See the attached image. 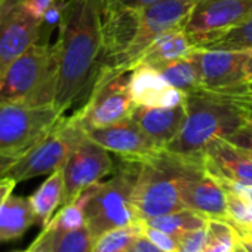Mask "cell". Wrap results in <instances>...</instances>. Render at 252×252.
<instances>
[{
  "label": "cell",
  "mask_w": 252,
  "mask_h": 252,
  "mask_svg": "<svg viewBox=\"0 0 252 252\" xmlns=\"http://www.w3.org/2000/svg\"><path fill=\"white\" fill-rule=\"evenodd\" d=\"M58 40L54 105L63 114L85 99L104 61L101 0H64Z\"/></svg>",
  "instance_id": "obj_1"
},
{
  "label": "cell",
  "mask_w": 252,
  "mask_h": 252,
  "mask_svg": "<svg viewBox=\"0 0 252 252\" xmlns=\"http://www.w3.org/2000/svg\"><path fill=\"white\" fill-rule=\"evenodd\" d=\"M248 122L242 105L227 98L206 92L189 94L186 120L165 150L203 162V155L212 143L227 140Z\"/></svg>",
  "instance_id": "obj_2"
},
{
  "label": "cell",
  "mask_w": 252,
  "mask_h": 252,
  "mask_svg": "<svg viewBox=\"0 0 252 252\" xmlns=\"http://www.w3.org/2000/svg\"><path fill=\"white\" fill-rule=\"evenodd\" d=\"M203 171V162L168 150L143 162L132 191V206L138 220L146 221L184 209L183 186L189 178Z\"/></svg>",
  "instance_id": "obj_3"
},
{
  "label": "cell",
  "mask_w": 252,
  "mask_h": 252,
  "mask_svg": "<svg viewBox=\"0 0 252 252\" xmlns=\"http://www.w3.org/2000/svg\"><path fill=\"white\" fill-rule=\"evenodd\" d=\"M57 79L55 45L37 43L0 71V102L54 105Z\"/></svg>",
  "instance_id": "obj_4"
},
{
  "label": "cell",
  "mask_w": 252,
  "mask_h": 252,
  "mask_svg": "<svg viewBox=\"0 0 252 252\" xmlns=\"http://www.w3.org/2000/svg\"><path fill=\"white\" fill-rule=\"evenodd\" d=\"M140 169L141 162L120 159L108 181H99L88 189L85 217L94 239L113 228L140 222L132 206V191Z\"/></svg>",
  "instance_id": "obj_5"
},
{
  "label": "cell",
  "mask_w": 252,
  "mask_h": 252,
  "mask_svg": "<svg viewBox=\"0 0 252 252\" xmlns=\"http://www.w3.org/2000/svg\"><path fill=\"white\" fill-rule=\"evenodd\" d=\"M85 137V129L73 116H63L43 138L0 168V177L14 180L18 184L52 174L65 165L74 147Z\"/></svg>",
  "instance_id": "obj_6"
},
{
  "label": "cell",
  "mask_w": 252,
  "mask_h": 252,
  "mask_svg": "<svg viewBox=\"0 0 252 252\" xmlns=\"http://www.w3.org/2000/svg\"><path fill=\"white\" fill-rule=\"evenodd\" d=\"M128 73L117 65H101L83 105L71 114L85 132L131 117L135 104L128 89Z\"/></svg>",
  "instance_id": "obj_7"
},
{
  "label": "cell",
  "mask_w": 252,
  "mask_h": 252,
  "mask_svg": "<svg viewBox=\"0 0 252 252\" xmlns=\"http://www.w3.org/2000/svg\"><path fill=\"white\" fill-rule=\"evenodd\" d=\"M63 116L55 105L0 102V168L43 138Z\"/></svg>",
  "instance_id": "obj_8"
},
{
  "label": "cell",
  "mask_w": 252,
  "mask_h": 252,
  "mask_svg": "<svg viewBox=\"0 0 252 252\" xmlns=\"http://www.w3.org/2000/svg\"><path fill=\"white\" fill-rule=\"evenodd\" d=\"M252 49H208L196 48L190 52L199 70L202 89L199 92L214 94L234 99L248 89V60ZM197 92V94H199Z\"/></svg>",
  "instance_id": "obj_9"
},
{
  "label": "cell",
  "mask_w": 252,
  "mask_h": 252,
  "mask_svg": "<svg viewBox=\"0 0 252 252\" xmlns=\"http://www.w3.org/2000/svg\"><path fill=\"white\" fill-rule=\"evenodd\" d=\"M251 17L252 0H197L183 27L194 46H199Z\"/></svg>",
  "instance_id": "obj_10"
},
{
  "label": "cell",
  "mask_w": 252,
  "mask_h": 252,
  "mask_svg": "<svg viewBox=\"0 0 252 252\" xmlns=\"http://www.w3.org/2000/svg\"><path fill=\"white\" fill-rule=\"evenodd\" d=\"M116 169L113 159L102 146L88 135L74 147L63 166L64 199L63 205L73 202L82 191L99 183Z\"/></svg>",
  "instance_id": "obj_11"
},
{
  "label": "cell",
  "mask_w": 252,
  "mask_h": 252,
  "mask_svg": "<svg viewBox=\"0 0 252 252\" xmlns=\"http://www.w3.org/2000/svg\"><path fill=\"white\" fill-rule=\"evenodd\" d=\"M196 3L197 0H160L155 5L140 9L137 34L125 55L122 68L131 71L135 60L159 34L186 23Z\"/></svg>",
  "instance_id": "obj_12"
},
{
  "label": "cell",
  "mask_w": 252,
  "mask_h": 252,
  "mask_svg": "<svg viewBox=\"0 0 252 252\" xmlns=\"http://www.w3.org/2000/svg\"><path fill=\"white\" fill-rule=\"evenodd\" d=\"M37 43H42V20L21 2L0 5V71Z\"/></svg>",
  "instance_id": "obj_13"
},
{
  "label": "cell",
  "mask_w": 252,
  "mask_h": 252,
  "mask_svg": "<svg viewBox=\"0 0 252 252\" xmlns=\"http://www.w3.org/2000/svg\"><path fill=\"white\" fill-rule=\"evenodd\" d=\"M86 135L105 150L117 155L120 159L141 163L165 150L144 134L132 117L117 122L107 128L88 131Z\"/></svg>",
  "instance_id": "obj_14"
},
{
  "label": "cell",
  "mask_w": 252,
  "mask_h": 252,
  "mask_svg": "<svg viewBox=\"0 0 252 252\" xmlns=\"http://www.w3.org/2000/svg\"><path fill=\"white\" fill-rule=\"evenodd\" d=\"M203 166L218 183L233 181L252 186V158L224 138L217 140L206 149Z\"/></svg>",
  "instance_id": "obj_15"
},
{
  "label": "cell",
  "mask_w": 252,
  "mask_h": 252,
  "mask_svg": "<svg viewBox=\"0 0 252 252\" xmlns=\"http://www.w3.org/2000/svg\"><path fill=\"white\" fill-rule=\"evenodd\" d=\"M186 208L206 215L209 220L227 221V191L206 171L189 178L181 191Z\"/></svg>",
  "instance_id": "obj_16"
},
{
  "label": "cell",
  "mask_w": 252,
  "mask_h": 252,
  "mask_svg": "<svg viewBox=\"0 0 252 252\" xmlns=\"http://www.w3.org/2000/svg\"><path fill=\"white\" fill-rule=\"evenodd\" d=\"M187 116V104L177 108L146 107L135 105L131 117L159 147L165 149L166 144L175 138Z\"/></svg>",
  "instance_id": "obj_17"
},
{
  "label": "cell",
  "mask_w": 252,
  "mask_h": 252,
  "mask_svg": "<svg viewBox=\"0 0 252 252\" xmlns=\"http://www.w3.org/2000/svg\"><path fill=\"white\" fill-rule=\"evenodd\" d=\"M193 49L194 43L191 42L190 36L186 33L183 26H178L159 34L149 45V48L135 60L132 68L141 64H147L156 68L165 63L189 57Z\"/></svg>",
  "instance_id": "obj_18"
},
{
  "label": "cell",
  "mask_w": 252,
  "mask_h": 252,
  "mask_svg": "<svg viewBox=\"0 0 252 252\" xmlns=\"http://www.w3.org/2000/svg\"><path fill=\"white\" fill-rule=\"evenodd\" d=\"M34 224L37 218L29 197L11 193L0 205V243L21 239Z\"/></svg>",
  "instance_id": "obj_19"
},
{
  "label": "cell",
  "mask_w": 252,
  "mask_h": 252,
  "mask_svg": "<svg viewBox=\"0 0 252 252\" xmlns=\"http://www.w3.org/2000/svg\"><path fill=\"white\" fill-rule=\"evenodd\" d=\"M169 83L158 68L141 64L129 71L128 89L135 105L159 107V101Z\"/></svg>",
  "instance_id": "obj_20"
},
{
  "label": "cell",
  "mask_w": 252,
  "mask_h": 252,
  "mask_svg": "<svg viewBox=\"0 0 252 252\" xmlns=\"http://www.w3.org/2000/svg\"><path fill=\"white\" fill-rule=\"evenodd\" d=\"M34 209L37 224L45 228L52 220L58 206H63L64 199V174L63 168L49 174V177L40 184V187L29 196Z\"/></svg>",
  "instance_id": "obj_21"
},
{
  "label": "cell",
  "mask_w": 252,
  "mask_h": 252,
  "mask_svg": "<svg viewBox=\"0 0 252 252\" xmlns=\"http://www.w3.org/2000/svg\"><path fill=\"white\" fill-rule=\"evenodd\" d=\"M143 222L147 225H152L155 228H159V230L171 234L175 240H178L183 234H186L189 231L206 227L209 222V218L203 214H199V212L190 209V208H184L181 211L155 217V218L146 220Z\"/></svg>",
  "instance_id": "obj_22"
},
{
  "label": "cell",
  "mask_w": 252,
  "mask_h": 252,
  "mask_svg": "<svg viewBox=\"0 0 252 252\" xmlns=\"http://www.w3.org/2000/svg\"><path fill=\"white\" fill-rule=\"evenodd\" d=\"M163 79L174 88L183 89L187 94H197L202 89L197 65L190 57L165 63L156 67Z\"/></svg>",
  "instance_id": "obj_23"
},
{
  "label": "cell",
  "mask_w": 252,
  "mask_h": 252,
  "mask_svg": "<svg viewBox=\"0 0 252 252\" xmlns=\"http://www.w3.org/2000/svg\"><path fill=\"white\" fill-rule=\"evenodd\" d=\"M88 197H89V190L86 189L73 202L63 205L61 209L52 217V220L45 228H49L54 231H67V230H76V228L86 225L85 206H86Z\"/></svg>",
  "instance_id": "obj_24"
},
{
  "label": "cell",
  "mask_w": 252,
  "mask_h": 252,
  "mask_svg": "<svg viewBox=\"0 0 252 252\" xmlns=\"http://www.w3.org/2000/svg\"><path fill=\"white\" fill-rule=\"evenodd\" d=\"M49 234V240L54 252H94V236L88 225L76 230L54 231L45 228Z\"/></svg>",
  "instance_id": "obj_25"
},
{
  "label": "cell",
  "mask_w": 252,
  "mask_h": 252,
  "mask_svg": "<svg viewBox=\"0 0 252 252\" xmlns=\"http://www.w3.org/2000/svg\"><path fill=\"white\" fill-rule=\"evenodd\" d=\"M143 234V221L105 231L94 242V252H125Z\"/></svg>",
  "instance_id": "obj_26"
},
{
  "label": "cell",
  "mask_w": 252,
  "mask_h": 252,
  "mask_svg": "<svg viewBox=\"0 0 252 252\" xmlns=\"http://www.w3.org/2000/svg\"><path fill=\"white\" fill-rule=\"evenodd\" d=\"M240 237L234 227L222 220H209L205 252H234Z\"/></svg>",
  "instance_id": "obj_27"
},
{
  "label": "cell",
  "mask_w": 252,
  "mask_h": 252,
  "mask_svg": "<svg viewBox=\"0 0 252 252\" xmlns=\"http://www.w3.org/2000/svg\"><path fill=\"white\" fill-rule=\"evenodd\" d=\"M196 48L208 49H252V17L237 27L224 32Z\"/></svg>",
  "instance_id": "obj_28"
},
{
  "label": "cell",
  "mask_w": 252,
  "mask_h": 252,
  "mask_svg": "<svg viewBox=\"0 0 252 252\" xmlns=\"http://www.w3.org/2000/svg\"><path fill=\"white\" fill-rule=\"evenodd\" d=\"M227 222L231 225H251L252 224V200L227 191Z\"/></svg>",
  "instance_id": "obj_29"
},
{
  "label": "cell",
  "mask_w": 252,
  "mask_h": 252,
  "mask_svg": "<svg viewBox=\"0 0 252 252\" xmlns=\"http://www.w3.org/2000/svg\"><path fill=\"white\" fill-rule=\"evenodd\" d=\"M206 227L197 228V230H193V231L183 234L177 240L178 242V251L177 252H205Z\"/></svg>",
  "instance_id": "obj_30"
},
{
  "label": "cell",
  "mask_w": 252,
  "mask_h": 252,
  "mask_svg": "<svg viewBox=\"0 0 252 252\" xmlns=\"http://www.w3.org/2000/svg\"><path fill=\"white\" fill-rule=\"evenodd\" d=\"M143 234L165 252H177L178 251V242L171 234H168L159 228H155V227L143 222Z\"/></svg>",
  "instance_id": "obj_31"
},
{
  "label": "cell",
  "mask_w": 252,
  "mask_h": 252,
  "mask_svg": "<svg viewBox=\"0 0 252 252\" xmlns=\"http://www.w3.org/2000/svg\"><path fill=\"white\" fill-rule=\"evenodd\" d=\"M227 141L252 158V120L240 126L236 132L227 138Z\"/></svg>",
  "instance_id": "obj_32"
},
{
  "label": "cell",
  "mask_w": 252,
  "mask_h": 252,
  "mask_svg": "<svg viewBox=\"0 0 252 252\" xmlns=\"http://www.w3.org/2000/svg\"><path fill=\"white\" fill-rule=\"evenodd\" d=\"M55 0H21V3L26 6V9L36 18L42 20L46 14V11L51 8V5Z\"/></svg>",
  "instance_id": "obj_33"
},
{
  "label": "cell",
  "mask_w": 252,
  "mask_h": 252,
  "mask_svg": "<svg viewBox=\"0 0 252 252\" xmlns=\"http://www.w3.org/2000/svg\"><path fill=\"white\" fill-rule=\"evenodd\" d=\"M160 2V0H101V3H111L120 8H126V9H134V11H140L144 9L150 5H155Z\"/></svg>",
  "instance_id": "obj_34"
},
{
  "label": "cell",
  "mask_w": 252,
  "mask_h": 252,
  "mask_svg": "<svg viewBox=\"0 0 252 252\" xmlns=\"http://www.w3.org/2000/svg\"><path fill=\"white\" fill-rule=\"evenodd\" d=\"M30 249L33 252H54L51 240H49V234L45 228H42V233L39 234V237L30 245Z\"/></svg>",
  "instance_id": "obj_35"
},
{
  "label": "cell",
  "mask_w": 252,
  "mask_h": 252,
  "mask_svg": "<svg viewBox=\"0 0 252 252\" xmlns=\"http://www.w3.org/2000/svg\"><path fill=\"white\" fill-rule=\"evenodd\" d=\"M15 186H17V183L14 180L0 177V205H2V202L14 191Z\"/></svg>",
  "instance_id": "obj_36"
},
{
  "label": "cell",
  "mask_w": 252,
  "mask_h": 252,
  "mask_svg": "<svg viewBox=\"0 0 252 252\" xmlns=\"http://www.w3.org/2000/svg\"><path fill=\"white\" fill-rule=\"evenodd\" d=\"M240 240H252V224L251 225H233Z\"/></svg>",
  "instance_id": "obj_37"
},
{
  "label": "cell",
  "mask_w": 252,
  "mask_h": 252,
  "mask_svg": "<svg viewBox=\"0 0 252 252\" xmlns=\"http://www.w3.org/2000/svg\"><path fill=\"white\" fill-rule=\"evenodd\" d=\"M234 252H252V249L248 246V245H245L242 240H240V243L236 246V249H234Z\"/></svg>",
  "instance_id": "obj_38"
},
{
  "label": "cell",
  "mask_w": 252,
  "mask_h": 252,
  "mask_svg": "<svg viewBox=\"0 0 252 252\" xmlns=\"http://www.w3.org/2000/svg\"><path fill=\"white\" fill-rule=\"evenodd\" d=\"M239 105H242V108L245 110V113H246L248 119H249V120H252V104H239Z\"/></svg>",
  "instance_id": "obj_39"
},
{
  "label": "cell",
  "mask_w": 252,
  "mask_h": 252,
  "mask_svg": "<svg viewBox=\"0 0 252 252\" xmlns=\"http://www.w3.org/2000/svg\"><path fill=\"white\" fill-rule=\"evenodd\" d=\"M246 68H248V82H252V54H251V57L248 60Z\"/></svg>",
  "instance_id": "obj_40"
},
{
  "label": "cell",
  "mask_w": 252,
  "mask_h": 252,
  "mask_svg": "<svg viewBox=\"0 0 252 252\" xmlns=\"http://www.w3.org/2000/svg\"><path fill=\"white\" fill-rule=\"evenodd\" d=\"M242 242H243L245 245H248V246H249V248L252 249V240H246V242H245V240H242Z\"/></svg>",
  "instance_id": "obj_41"
},
{
  "label": "cell",
  "mask_w": 252,
  "mask_h": 252,
  "mask_svg": "<svg viewBox=\"0 0 252 252\" xmlns=\"http://www.w3.org/2000/svg\"><path fill=\"white\" fill-rule=\"evenodd\" d=\"M17 252H33L30 248H27V249H24V251H17Z\"/></svg>",
  "instance_id": "obj_42"
},
{
  "label": "cell",
  "mask_w": 252,
  "mask_h": 252,
  "mask_svg": "<svg viewBox=\"0 0 252 252\" xmlns=\"http://www.w3.org/2000/svg\"><path fill=\"white\" fill-rule=\"evenodd\" d=\"M5 2H6V0H5ZM9 2H21V0H9Z\"/></svg>",
  "instance_id": "obj_43"
},
{
  "label": "cell",
  "mask_w": 252,
  "mask_h": 252,
  "mask_svg": "<svg viewBox=\"0 0 252 252\" xmlns=\"http://www.w3.org/2000/svg\"><path fill=\"white\" fill-rule=\"evenodd\" d=\"M5 3V0H0V5H3Z\"/></svg>",
  "instance_id": "obj_44"
}]
</instances>
